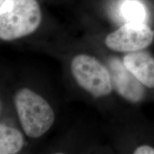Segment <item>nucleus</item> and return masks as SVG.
<instances>
[{"mask_svg": "<svg viewBox=\"0 0 154 154\" xmlns=\"http://www.w3.org/2000/svg\"><path fill=\"white\" fill-rule=\"evenodd\" d=\"M154 32L144 23L128 22L105 39L106 47L119 52H134L148 47L152 43Z\"/></svg>", "mask_w": 154, "mask_h": 154, "instance_id": "4", "label": "nucleus"}, {"mask_svg": "<svg viewBox=\"0 0 154 154\" xmlns=\"http://www.w3.org/2000/svg\"><path fill=\"white\" fill-rule=\"evenodd\" d=\"M21 125L29 137L37 138L47 132L54 122V113L45 99L29 88H22L14 96Z\"/></svg>", "mask_w": 154, "mask_h": 154, "instance_id": "2", "label": "nucleus"}, {"mask_svg": "<svg viewBox=\"0 0 154 154\" xmlns=\"http://www.w3.org/2000/svg\"><path fill=\"white\" fill-rule=\"evenodd\" d=\"M135 154H154V149L149 146H140L135 150Z\"/></svg>", "mask_w": 154, "mask_h": 154, "instance_id": "9", "label": "nucleus"}, {"mask_svg": "<svg viewBox=\"0 0 154 154\" xmlns=\"http://www.w3.org/2000/svg\"><path fill=\"white\" fill-rule=\"evenodd\" d=\"M42 22L36 0H6L0 6V38L12 41L33 33Z\"/></svg>", "mask_w": 154, "mask_h": 154, "instance_id": "1", "label": "nucleus"}, {"mask_svg": "<svg viewBox=\"0 0 154 154\" xmlns=\"http://www.w3.org/2000/svg\"><path fill=\"white\" fill-rule=\"evenodd\" d=\"M24 145L22 135L18 130L6 125H0V153L14 154Z\"/></svg>", "mask_w": 154, "mask_h": 154, "instance_id": "7", "label": "nucleus"}, {"mask_svg": "<svg viewBox=\"0 0 154 154\" xmlns=\"http://www.w3.org/2000/svg\"><path fill=\"white\" fill-rule=\"evenodd\" d=\"M72 73L77 84L94 97L109 95L112 91L109 69L95 58L80 54L73 59Z\"/></svg>", "mask_w": 154, "mask_h": 154, "instance_id": "3", "label": "nucleus"}, {"mask_svg": "<svg viewBox=\"0 0 154 154\" xmlns=\"http://www.w3.org/2000/svg\"><path fill=\"white\" fill-rule=\"evenodd\" d=\"M6 1V0H0V6H1L2 5H3L4 2Z\"/></svg>", "mask_w": 154, "mask_h": 154, "instance_id": "10", "label": "nucleus"}, {"mask_svg": "<svg viewBox=\"0 0 154 154\" xmlns=\"http://www.w3.org/2000/svg\"><path fill=\"white\" fill-rule=\"evenodd\" d=\"M121 13L128 22L143 23L146 17V8L137 0H127L122 5Z\"/></svg>", "mask_w": 154, "mask_h": 154, "instance_id": "8", "label": "nucleus"}, {"mask_svg": "<svg viewBox=\"0 0 154 154\" xmlns=\"http://www.w3.org/2000/svg\"><path fill=\"white\" fill-rule=\"evenodd\" d=\"M113 88L121 96L132 103H137L145 96L143 85L130 72L122 62L116 57H112L109 61Z\"/></svg>", "mask_w": 154, "mask_h": 154, "instance_id": "5", "label": "nucleus"}, {"mask_svg": "<svg viewBox=\"0 0 154 154\" xmlns=\"http://www.w3.org/2000/svg\"><path fill=\"white\" fill-rule=\"evenodd\" d=\"M124 66L148 88H154V58L146 51L129 52L123 59Z\"/></svg>", "mask_w": 154, "mask_h": 154, "instance_id": "6", "label": "nucleus"}]
</instances>
